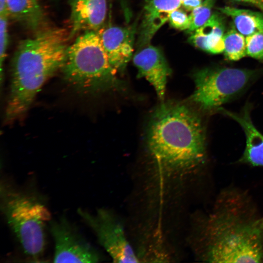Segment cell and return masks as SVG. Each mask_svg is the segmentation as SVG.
Returning <instances> with one entry per match:
<instances>
[{"mask_svg":"<svg viewBox=\"0 0 263 263\" xmlns=\"http://www.w3.org/2000/svg\"><path fill=\"white\" fill-rule=\"evenodd\" d=\"M201 235L205 262H263V219L242 193L221 194L204 222Z\"/></svg>","mask_w":263,"mask_h":263,"instance_id":"obj_1","label":"cell"},{"mask_svg":"<svg viewBox=\"0 0 263 263\" xmlns=\"http://www.w3.org/2000/svg\"><path fill=\"white\" fill-rule=\"evenodd\" d=\"M152 161L167 174H185L206 158L205 130L199 116L182 103L166 102L153 112L146 133Z\"/></svg>","mask_w":263,"mask_h":263,"instance_id":"obj_2","label":"cell"},{"mask_svg":"<svg viewBox=\"0 0 263 263\" xmlns=\"http://www.w3.org/2000/svg\"><path fill=\"white\" fill-rule=\"evenodd\" d=\"M68 37L66 29L49 26L19 42L11 61L7 121L23 114L46 80L61 70Z\"/></svg>","mask_w":263,"mask_h":263,"instance_id":"obj_3","label":"cell"},{"mask_svg":"<svg viewBox=\"0 0 263 263\" xmlns=\"http://www.w3.org/2000/svg\"><path fill=\"white\" fill-rule=\"evenodd\" d=\"M0 206L23 252L33 258L41 256L46 246V225L52 219L39 195L3 178L0 183Z\"/></svg>","mask_w":263,"mask_h":263,"instance_id":"obj_4","label":"cell"},{"mask_svg":"<svg viewBox=\"0 0 263 263\" xmlns=\"http://www.w3.org/2000/svg\"><path fill=\"white\" fill-rule=\"evenodd\" d=\"M77 90L95 93L117 88V72L111 66L96 31L83 32L68 46L61 69Z\"/></svg>","mask_w":263,"mask_h":263,"instance_id":"obj_5","label":"cell"},{"mask_svg":"<svg viewBox=\"0 0 263 263\" xmlns=\"http://www.w3.org/2000/svg\"><path fill=\"white\" fill-rule=\"evenodd\" d=\"M257 71L229 67H207L193 75L195 90L191 101L206 111L218 109L247 88Z\"/></svg>","mask_w":263,"mask_h":263,"instance_id":"obj_6","label":"cell"},{"mask_svg":"<svg viewBox=\"0 0 263 263\" xmlns=\"http://www.w3.org/2000/svg\"><path fill=\"white\" fill-rule=\"evenodd\" d=\"M77 213L114 262H139L127 240L123 225L113 213L105 208L98 209L94 213L78 208Z\"/></svg>","mask_w":263,"mask_h":263,"instance_id":"obj_7","label":"cell"},{"mask_svg":"<svg viewBox=\"0 0 263 263\" xmlns=\"http://www.w3.org/2000/svg\"><path fill=\"white\" fill-rule=\"evenodd\" d=\"M49 229L55 243L54 263H97L101 256L65 217L51 220Z\"/></svg>","mask_w":263,"mask_h":263,"instance_id":"obj_8","label":"cell"},{"mask_svg":"<svg viewBox=\"0 0 263 263\" xmlns=\"http://www.w3.org/2000/svg\"><path fill=\"white\" fill-rule=\"evenodd\" d=\"M135 30L133 26L110 25L97 31L109 61L117 73L124 70L132 57Z\"/></svg>","mask_w":263,"mask_h":263,"instance_id":"obj_9","label":"cell"},{"mask_svg":"<svg viewBox=\"0 0 263 263\" xmlns=\"http://www.w3.org/2000/svg\"><path fill=\"white\" fill-rule=\"evenodd\" d=\"M137 76L144 77L154 88L159 99H164L166 85L171 70L161 50L150 45L145 46L133 56Z\"/></svg>","mask_w":263,"mask_h":263,"instance_id":"obj_10","label":"cell"},{"mask_svg":"<svg viewBox=\"0 0 263 263\" xmlns=\"http://www.w3.org/2000/svg\"><path fill=\"white\" fill-rule=\"evenodd\" d=\"M69 5V40L81 32H97L104 26L107 0H70Z\"/></svg>","mask_w":263,"mask_h":263,"instance_id":"obj_11","label":"cell"},{"mask_svg":"<svg viewBox=\"0 0 263 263\" xmlns=\"http://www.w3.org/2000/svg\"><path fill=\"white\" fill-rule=\"evenodd\" d=\"M182 6L181 0H145L137 45L140 48L150 44L171 13Z\"/></svg>","mask_w":263,"mask_h":263,"instance_id":"obj_12","label":"cell"},{"mask_svg":"<svg viewBox=\"0 0 263 263\" xmlns=\"http://www.w3.org/2000/svg\"><path fill=\"white\" fill-rule=\"evenodd\" d=\"M218 111L238 122L243 128L246 136V146L239 161L253 166L263 167V135L254 126L250 117L248 107L237 113L222 108Z\"/></svg>","mask_w":263,"mask_h":263,"instance_id":"obj_13","label":"cell"},{"mask_svg":"<svg viewBox=\"0 0 263 263\" xmlns=\"http://www.w3.org/2000/svg\"><path fill=\"white\" fill-rule=\"evenodd\" d=\"M225 31L222 16L213 13L203 26L190 33L188 41L203 51L213 54H220L224 50Z\"/></svg>","mask_w":263,"mask_h":263,"instance_id":"obj_14","label":"cell"},{"mask_svg":"<svg viewBox=\"0 0 263 263\" xmlns=\"http://www.w3.org/2000/svg\"><path fill=\"white\" fill-rule=\"evenodd\" d=\"M8 17L34 33L48 26L47 19L37 0H6Z\"/></svg>","mask_w":263,"mask_h":263,"instance_id":"obj_15","label":"cell"},{"mask_svg":"<svg viewBox=\"0 0 263 263\" xmlns=\"http://www.w3.org/2000/svg\"><path fill=\"white\" fill-rule=\"evenodd\" d=\"M218 9L222 14L231 19L234 27L244 36L256 32L263 33L262 12L227 6L220 7Z\"/></svg>","mask_w":263,"mask_h":263,"instance_id":"obj_16","label":"cell"},{"mask_svg":"<svg viewBox=\"0 0 263 263\" xmlns=\"http://www.w3.org/2000/svg\"><path fill=\"white\" fill-rule=\"evenodd\" d=\"M234 27L225 33L224 36L225 58L230 61H237L246 55L245 38Z\"/></svg>","mask_w":263,"mask_h":263,"instance_id":"obj_17","label":"cell"},{"mask_svg":"<svg viewBox=\"0 0 263 263\" xmlns=\"http://www.w3.org/2000/svg\"><path fill=\"white\" fill-rule=\"evenodd\" d=\"M215 0H204L198 7L191 11L189 15L190 24L187 31L191 33L203 26L212 15V9Z\"/></svg>","mask_w":263,"mask_h":263,"instance_id":"obj_18","label":"cell"},{"mask_svg":"<svg viewBox=\"0 0 263 263\" xmlns=\"http://www.w3.org/2000/svg\"><path fill=\"white\" fill-rule=\"evenodd\" d=\"M246 55L263 61V33L256 32L245 37Z\"/></svg>","mask_w":263,"mask_h":263,"instance_id":"obj_19","label":"cell"},{"mask_svg":"<svg viewBox=\"0 0 263 263\" xmlns=\"http://www.w3.org/2000/svg\"><path fill=\"white\" fill-rule=\"evenodd\" d=\"M8 15H0V77L2 84L3 63L6 57L8 43Z\"/></svg>","mask_w":263,"mask_h":263,"instance_id":"obj_20","label":"cell"},{"mask_svg":"<svg viewBox=\"0 0 263 263\" xmlns=\"http://www.w3.org/2000/svg\"><path fill=\"white\" fill-rule=\"evenodd\" d=\"M168 21L172 27L178 30L187 31L190 27L189 15L187 13L185 9L181 7L171 13Z\"/></svg>","mask_w":263,"mask_h":263,"instance_id":"obj_21","label":"cell"},{"mask_svg":"<svg viewBox=\"0 0 263 263\" xmlns=\"http://www.w3.org/2000/svg\"><path fill=\"white\" fill-rule=\"evenodd\" d=\"M204 0H185L182 3V6L187 11H191L199 6Z\"/></svg>","mask_w":263,"mask_h":263,"instance_id":"obj_22","label":"cell"},{"mask_svg":"<svg viewBox=\"0 0 263 263\" xmlns=\"http://www.w3.org/2000/svg\"><path fill=\"white\" fill-rule=\"evenodd\" d=\"M235 1L244 2L252 5L259 9L263 13V0H232Z\"/></svg>","mask_w":263,"mask_h":263,"instance_id":"obj_23","label":"cell"},{"mask_svg":"<svg viewBox=\"0 0 263 263\" xmlns=\"http://www.w3.org/2000/svg\"><path fill=\"white\" fill-rule=\"evenodd\" d=\"M8 15L7 0H0V15Z\"/></svg>","mask_w":263,"mask_h":263,"instance_id":"obj_24","label":"cell"},{"mask_svg":"<svg viewBox=\"0 0 263 263\" xmlns=\"http://www.w3.org/2000/svg\"><path fill=\"white\" fill-rule=\"evenodd\" d=\"M181 0V1H182V2H183V1H185V0Z\"/></svg>","mask_w":263,"mask_h":263,"instance_id":"obj_25","label":"cell"},{"mask_svg":"<svg viewBox=\"0 0 263 263\" xmlns=\"http://www.w3.org/2000/svg\"></svg>","mask_w":263,"mask_h":263,"instance_id":"obj_26","label":"cell"}]
</instances>
